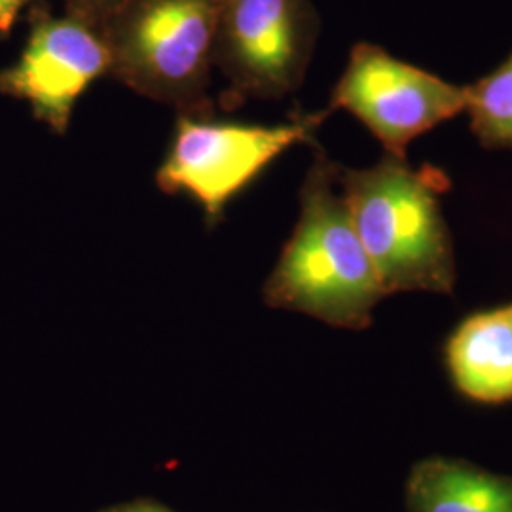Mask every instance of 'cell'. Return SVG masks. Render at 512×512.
I'll return each instance as SVG.
<instances>
[{"mask_svg": "<svg viewBox=\"0 0 512 512\" xmlns=\"http://www.w3.org/2000/svg\"><path fill=\"white\" fill-rule=\"evenodd\" d=\"M338 167L317 148L300 188V217L266 281L264 300L338 329L363 330L387 294L344 196L334 190Z\"/></svg>", "mask_w": 512, "mask_h": 512, "instance_id": "1", "label": "cell"}, {"mask_svg": "<svg viewBox=\"0 0 512 512\" xmlns=\"http://www.w3.org/2000/svg\"><path fill=\"white\" fill-rule=\"evenodd\" d=\"M336 181L385 294L454 293L456 258L440 196L450 179L385 152L366 169L338 167Z\"/></svg>", "mask_w": 512, "mask_h": 512, "instance_id": "2", "label": "cell"}, {"mask_svg": "<svg viewBox=\"0 0 512 512\" xmlns=\"http://www.w3.org/2000/svg\"><path fill=\"white\" fill-rule=\"evenodd\" d=\"M220 0H126L103 25L109 76L179 114L213 116Z\"/></svg>", "mask_w": 512, "mask_h": 512, "instance_id": "3", "label": "cell"}, {"mask_svg": "<svg viewBox=\"0 0 512 512\" xmlns=\"http://www.w3.org/2000/svg\"><path fill=\"white\" fill-rule=\"evenodd\" d=\"M321 112H293L277 126L217 122L213 116L179 114L177 128L156 183L165 194H186L202 205L211 224L219 222L226 203L298 143H313L329 118Z\"/></svg>", "mask_w": 512, "mask_h": 512, "instance_id": "4", "label": "cell"}, {"mask_svg": "<svg viewBox=\"0 0 512 512\" xmlns=\"http://www.w3.org/2000/svg\"><path fill=\"white\" fill-rule=\"evenodd\" d=\"M321 19L311 0H220L215 67L228 80L220 107L298 92L310 69Z\"/></svg>", "mask_w": 512, "mask_h": 512, "instance_id": "5", "label": "cell"}, {"mask_svg": "<svg viewBox=\"0 0 512 512\" xmlns=\"http://www.w3.org/2000/svg\"><path fill=\"white\" fill-rule=\"evenodd\" d=\"M467 86H456L385 52L359 42L330 95V112L344 109L361 120L387 154L406 158L423 133L467 109Z\"/></svg>", "mask_w": 512, "mask_h": 512, "instance_id": "6", "label": "cell"}, {"mask_svg": "<svg viewBox=\"0 0 512 512\" xmlns=\"http://www.w3.org/2000/svg\"><path fill=\"white\" fill-rule=\"evenodd\" d=\"M103 31L71 14L31 6L29 37L18 61L0 71V93L29 103L33 116L57 135L67 133L78 97L109 74Z\"/></svg>", "mask_w": 512, "mask_h": 512, "instance_id": "7", "label": "cell"}, {"mask_svg": "<svg viewBox=\"0 0 512 512\" xmlns=\"http://www.w3.org/2000/svg\"><path fill=\"white\" fill-rule=\"evenodd\" d=\"M444 355L461 395L484 404L512 401V302L463 319Z\"/></svg>", "mask_w": 512, "mask_h": 512, "instance_id": "8", "label": "cell"}, {"mask_svg": "<svg viewBox=\"0 0 512 512\" xmlns=\"http://www.w3.org/2000/svg\"><path fill=\"white\" fill-rule=\"evenodd\" d=\"M410 512H512V478L454 459H427L408 478Z\"/></svg>", "mask_w": 512, "mask_h": 512, "instance_id": "9", "label": "cell"}, {"mask_svg": "<svg viewBox=\"0 0 512 512\" xmlns=\"http://www.w3.org/2000/svg\"><path fill=\"white\" fill-rule=\"evenodd\" d=\"M471 131L490 150H512V54L475 84L467 86Z\"/></svg>", "mask_w": 512, "mask_h": 512, "instance_id": "10", "label": "cell"}, {"mask_svg": "<svg viewBox=\"0 0 512 512\" xmlns=\"http://www.w3.org/2000/svg\"><path fill=\"white\" fill-rule=\"evenodd\" d=\"M65 14H71L74 18L82 19L97 29H103V25L109 21L126 0H61Z\"/></svg>", "mask_w": 512, "mask_h": 512, "instance_id": "11", "label": "cell"}, {"mask_svg": "<svg viewBox=\"0 0 512 512\" xmlns=\"http://www.w3.org/2000/svg\"><path fill=\"white\" fill-rule=\"evenodd\" d=\"M37 2L42 0H0V38L10 37L18 23L19 14Z\"/></svg>", "mask_w": 512, "mask_h": 512, "instance_id": "12", "label": "cell"}, {"mask_svg": "<svg viewBox=\"0 0 512 512\" xmlns=\"http://www.w3.org/2000/svg\"><path fill=\"white\" fill-rule=\"evenodd\" d=\"M103 512H171L156 505V503H147V501H137V503H131V505H122V507H114L109 511Z\"/></svg>", "mask_w": 512, "mask_h": 512, "instance_id": "13", "label": "cell"}]
</instances>
